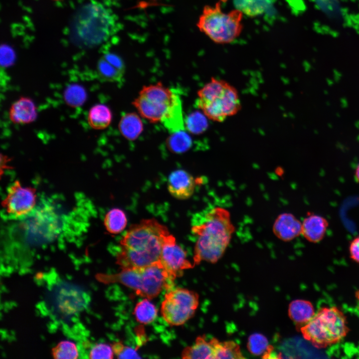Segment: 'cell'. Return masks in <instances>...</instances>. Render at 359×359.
Instances as JSON below:
<instances>
[{
	"label": "cell",
	"instance_id": "6da1fadb",
	"mask_svg": "<svg viewBox=\"0 0 359 359\" xmlns=\"http://www.w3.org/2000/svg\"><path fill=\"white\" fill-rule=\"evenodd\" d=\"M170 234L168 228L154 218L132 224L120 242L116 263L125 269L159 262L163 244Z\"/></svg>",
	"mask_w": 359,
	"mask_h": 359
},
{
	"label": "cell",
	"instance_id": "7a4b0ae2",
	"mask_svg": "<svg viewBox=\"0 0 359 359\" xmlns=\"http://www.w3.org/2000/svg\"><path fill=\"white\" fill-rule=\"evenodd\" d=\"M196 236L193 265L204 261L217 262L223 255L235 231L230 212L221 207L208 211L200 223L191 228Z\"/></svg>",
	"mask_w": 359,
	"mask_h": 359
},
{
	"label": "cell",
	"instance_id": "3957f363",
	"mask_svg": "<svg viewBox=\"0 0 359 359\" xmlns=\"http://www.w3.org/2000/svg\"><path fill=\"white\" fill-rule=\"evenodd\" d=\"M118 20L109 8L97 1L83 5L74 16L71 33L75 42L94 46L107 40L117 30Z\"/></svg>",
	"mask_w": 359,
	"mask_h": 359
},
{
	"label": "cell",
	"instance_id": "277c9868",
	"mask_svg": "<svg viewBox=\"0 0 359 359\" xmlns=\"http://www.w3.org/2000/svg\"><path fill=\"white\" fill-rule=\"evenodd\" d=\"M96 278L104 284L120 283L137 295L150 300L157 297L165 289L171 290L174 285L159 261L142 267L121 269L116 274L99 273Z\"/></svg>",
	"mask_w": 359,
	"mask_h": 359
},
{
	"label": "cell",
	"instance_id": "5b68a950",
	"mask_svg": "<svg viewBox=\"0 0 359 359\" xmlns=\"http://www.w3.org/2000/svg\"><path fill=\"white\" fill-rule=\"evenodd\" d=\"M196 105L213 121L222 122L241 109L236 88L225 80L211 77L197 92Z\"/></svg>",
	"mask_w": 359,
	"mask_h": 359
},
{
	"label": "cell",
	"instance_id": "8992f818",
	"mask_svg": "<svg viewBox=\"0 0 359 359\" xmlns=\"http://www.w3.org/2000/svg\"><path fill=\"white\" fill-rule=\"evenodd\" d=\"M299 329L303 338L318 348L340 342L349 332L346 316L336 306L321 308Z\"/></svg>",
	"mask_w": 359,
	"mask_h": 359
},
{
	"label": "cell",
	"instance_id": "52a82bcc",
	"mask_svg": "<svg viewBox=\"0 0 359 359\" xmlns=\"http://www.w3.org/2000/svg\"><path fill=\"white\" fill-rule=\"evenodd\" d=\"M243 12L236 8L225 12L220 1L204 6L196 23L199 30L217 44L233 42L243 29Z\"/></svg>",
	"mask_w": 359,
	"mask_h": 359
},
{
	"label": "cell",
	"instance_id": "ba28073f",
	"mask_svg": "<svg viewBox=\"0 0 359 359\" xmlns=\"http://www.w3.org/2000/svg\"><path fill=\"white\" fill-rule=\"evenodd\" d=\"M177 90L161 82L144 86L132 102L139 115L152 123L161 122Z\"/></svg>",
	"mask_w": 359,
	"mask_h": 359
},
{
	"label": "cell",
	"instance_id": "9c48e42d",
	"mask_svg": "<svg viewBox=\"0 0 359 359\" xmlns=\"http://www.w3.org/2000/svg\"><path fill=\"white\" fill-rule=\"evenodd\" d=\"M199 304V295L193 291L177 288L165 295L161 306V315L172 326L183 325L194 316Z\"/></svg>",
	"mask_w": 359,
	"mask_h": 359
},
{
	"label": "cell",
	"instance_id": "30bf717a",
	"mask_svg": "<svg viewBox=\"0 0 359 359\" xmlns=\"http://www.w3.org/2000/svg\"><path fill=\"white\" fill-rule=\"evenodd\" d=\"M36 197L34 189L24 186L18 181H15L8 187L2 202L5 216L12 219L27 217L35 209Z\"/></svg>",
	"mask_w": 359,
	"mask_h": 359
},
{
	"label": "cell",
	"instance_id": "8fae6325",
	"mask_svg": "<svg viewBox=\"0 0 359 359\" xmlns=\"http://www.w3.org/2000/svg\"><path fill=\"white\" fill-rule=\"evenodd\" d=\"M159 262L173 281L183 270L194 267L187 259L186 251L177 244L175 237L171 234L163 244Z\"/></svg>",
	"mask_w": 359,
	"mask_h": 359
},
{
	"label": "cell",
	"instance_id": "7c38bea8",
	"mask_svg": "<svg viewBox=\"0 0 359 359\" xmlns=\"http://www.w3.org/2000/svg\"><path fill=\"white\" fill-rule=\"evenodd\" d=\"M125 65L122 59L113 53H107L99 60L97 73L104 81L120 82L123 80Z\"/></svg>",
	"mask_w": 359,
	"mask_h": 359
},
{
	"label": "cell",
	"instance_id": "4fadbf2b",
	"mask_svg": "<svg viewBox=\"0 0 359 359\" xmlns=\"http://www.w3.org/2000/svg\"><path fill=\"white\" fill-rule=\"evenodd\" d=\"M195 185L193 177L183 170L173 172L168 178V191L178 199H187L190 197L194 191Z\"/></svg>",
	"mask_w": 359,
	"mask_h": 359
},
{
	"label": "cell",
	"instance_id": "5bb4252c",
	"mask_svg": "<svg viewBox=\"0 0 359 359\" xmlns=\"http://www.w3.org/2000/svg\"><path fill=\"white\" fill-rule=\"evenodd\" d=\"M302 222L290 213L279 215L273 225V232L279 239L289 241L302 234Z\"/></svg>",
	"mask_w": 359,
	"mask_h": 359
},
{
	"label": "cell",
	"instance_id": "9a60e30c",
	"mask_svg": "<svg viewBox=\"0 0 359 359\" xmlns=\"http://www.w3.org/2000/svg\"><path fill=\"white\" fill-rule=\"evenodd\" d=\"M37 116L34 103L26 97H21L13 103L9 111L10 121L17 124H29L34 121Z\"/></svg>",
	"mask_w": 359,
	"mask_h": 359
},
{
	"label": "cell",
	"instance_id": "2e32d148",
	"mask_svg": "<svg viewBox=\"0 0 359 359\" xmlns=\"http://www.w3.org/2000/svg\"><path fill=\"white\" fill-rule=\"evenodd\" d=\"M302 234L308 241L318 243L323 240L329 226V222L325 217L310 213L302 222Z\"/></svg>",
	"mask_w": 359,
	"mask_h": 359
},
{
	"label": "cell",
	"instance_id": "e0dca14e",
	"mask_svg": "<svg viewBox=\"0 0 359 359\" xmlns=\"http://www.w3.org/2000/svg\"><path fill=\"white\" fill-rule=\"evenodd\" d=\"M161 123L170 133L185 130L180 96L176 91L172 102L164 114Z\"/></svg>",
	"mask_w": 359,
	"mask_h": 359
},
{
	"label": "cell",
	"instance_id": "ac0fdd59",
	"mask_svg": "<svg viewBox=\"0 0 359 359\" xmlns=\"http://www.w3.org/2000/svg\"><path fill=\"white\" fill-rule=\"evenodd\" d=\"M213 356L212 338L207 341L204 335L198 336L195 343L184 348L181 354L183 359H213Z\"/></svg>",
	"mask_w": 359,
	"mask_h": 359
},
{
	"label": "cell",
	"instance_id": "d6986e66",
	"mask_svg": "<svg viewBox=\"0 0 359 359\" xmlns=\"http://www.w3.org/2000/svg\"><path fill=\"white\" fill-rule=\"evenodd\" d=\"M315 313L313 304L306 300H294L289 305V317L300 328L308 323Z\"/></svg>",
	"mask_w": 359,
	"mask_h": 359
},
{
	"label": "cell",
	"instance_id": "ffe728a7",
	"mask_svg": "<svg viewBox=\"0 0 359 359\" xmlns=\"http://www.w3.org/2000/svg\"><path fill=\"white\" fill-rule=\"evenodd\" d=\"M118 128L120 133L125 138L130 141H134L143 132L144 125L138 114L134 112H129L121 117Z\"/></svg>",
	"mask_w": 359,
	"mask_h": 359
},
{
	"label": "cell",
	"instance_id": "44dd1931",
	"mask_svg": "<svg viewBox=\"0 0 359 359\" xmlns=\"http://www.w3.org/2000/svg\"><path fill=\"white\" fill-rule=\"evenodd\" d=\"M112 119V112L105 104L95 105L91 108L88 112L89 125L95 130H102L107 128L110 124Z\"/></svg>",
	"mask_w": 359,
	"mask_h": 359
},
{
	"label": "cell",
	"instance_id": "7402d4cb",
	"mask_svg": "<svg viewBox=\"0 0 359 359\" xmlns=\"http://www.w3.org/2000/svg\"><path fill=\"white\" fill-rule=\"evenodd\" d=\"M247 348L253 355L262 356L264 359L274 358L273 347L269 345L266 336L262 334L255 333L249 336Z\"/></svg>",
	"mask_w": 359,
	"mask_h": 359
},
{
	"label": "cell",
	"instance_id": "603a6c76",
	"mask_svg": "<svg viewBox=\"0 0 359 359\" xmlns=\"http://www.w3.org/2000/svg\"><path fill=\"white\" fill-rule=\"evenodd\" d=\"M214 359H239L245 358L240 346L233 341L220 342L213 338Z\"/></svg>",
	"mask_w": 359,
	"mask_h": 359
},
{
	"label": "cell",
	"instance_id": "cb8c5ba5",
	"mask_svg": "<svg viewBox=\"0 0 359 359\" xmlns=\"http://www.w3.org/2000/svg\"><path fill=\"white\" fill-rule=\"evenodd\" d=\"M104 223L107 231L111 234H117L124 230L127 224L125 212L121 209L114 208L105 215Z\"/></svg>",
	"mask_w": 359,
	"mask_h": 359
},
{
	"label": "cell",
	"instance_id": "d4e9b609",
	"mask_svg": "<svg viewBox=\"0 0 359 359\" xmlns=\"http://www.w3.org/2000/svg\"><path fill=\"white\" fill-rule=\"evenodd\" d=\"M133 314L138 323L147 325L152 323L156 319L158 309L150 299L144 298L137 303Z\"/></svg>",
	"mask_w": 359,
	"mask_h": 359
},
{
	"label": "cell",
	"instance_id": "484cf974",
	"mask_svg": "<svg viewBox=\"0 0 359 359\" xmlns=\"http://www.w3.org/2000/svg\"><path fill=\"white\" fill-rule=\"evenodd\" d=\"M170 134L166 140V144L171 152L181 154L191 148L192 139L185 130Z\"/></svg>",
	"mask_w": 359,
	"mask_h": 359
},
{
	"label": "cell",
	"instance_id": "4316f807",
	"mask_svg": "<svg viewBox=\"0 0 359 359\" xmlns=\"http://www.w3.org/2000/svg\"><path fill=\"white\" fill-rule=\"evenodd\" d=\"M64 100L71 107L82 106L87 99V93L85 88L78 84H71L64 90Z\"/></svg>",
	"mask_w": 359,
	"mask_h": 359
},
{
	"label": "cell",
	"instance_id": "83f0119b",
	"mask_svg": "<svg viewBox=\"0 0 359 359\" xmlns=\"http://www.w3.org/2000/svg\"><path fill=\"white\" fill-rule=\"evenodd\" d=\"M201 112H193L185 119V128L193 134H200L205 132L208 128V118Z\"/></svg>",
	"mask_w": 359,
	"mask_h": 359
},
{
	"label": "cell",
	"instance_id": "f1b7e54d",
	"mask_svg": "<svg viewBox=\"0 0 359 359\" xmlns=\"http://www.w3.org/2000/svg\"><path fill=\"white\" fill-rule=\"evenodd\" d=\"M51 353L56 359H76L79 352L75 343L69 341H62L52 349Z\"/></svg>",
	"mask_w": 359,
	"mask_h": 359
},
{
	"label": "cell",
	"instance_id": "f546056e",
	"mask_svg": "<svg viewBox=\"0 0 359 359\" xmlns=\"http://www.w3.org/2000/svg\"><path fill=\"white\" fill-rule=\"evenodd\" d=\"M114 353L111 345L106 343L95 344L90 350L89 358L91 359H112Z\"/></svg>",
	"mask_w": 359,
	"mask_h": 359
},
{
	"label": "cell",
	"instance_id": "4dcf8cb0",
	"mask_svg": "<svg viewBox=\"0 0 359 359\" xmlns=\"http://www.w3.org/2000/svg\"><path fill=\"white\" fill-rule=\"evenodd\" d=\"M114 353L118 359H140L136 349L125 346L120 342L111 345Z\"/></svg>",
	"mask_w": 359,
	"mask_h": 359
},
{
	"label": "cell",
	"instance_id": "1f68e13d",
	"mask_svg": "<svg viewBox=\"0 0 359 359\" xmlns=\"http://www.w3.org/2000/svg\"><path fill=\"white\" fill-rule=\"evenodd\" d=\"M349 253L351 258L359 263V235L354 238L350 243Z\"/></svg>",
	"mask_w": 359,
	"mask_h": 359
},
{
	"label": "cell",
	"instance_id": "d6a6232c",
	"mask_svg": "<svg viewBox=\"0 0 359 359\" xmlns=\"http://www.w3.org/2000/svg\"><path fill=\"white\" fill-rule=\"evenodd\" d=\"M3 55V59L1 60V64H3L4 66L10 65L14 60L13 52L9 49L4 48Z\"/></svg>",
	"mask_w": 359,
	"mask_h": 359
},
{
	"label": "cell",
	"instance_id": "836d02e7",
	"mask_svg": "<svg viewBox=\"0 0 359 359\" xmlns=\"http://www.w3.org/2000/svg\"><path fill=\"white\" fill-rule=\"evenodd\" d=\"M355 176L356 180L359 183V163L357 165V166L356 168Z\"/></svg>",
	"mask_w": 359,
	"mask_h": 359
}]
</instances>
